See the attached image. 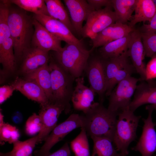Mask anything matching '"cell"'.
<instances>
[{"label":"cell","instance_id":"6da1fadb","mask_svg":"<svg viewBox=\"0 0 156 156\" xmlns=\"http://www.w3.org/2000/svg\"><path fill=\"white\" fill-rule=\"evenodd\" d=\"M83 128L88 135L108 138L112 142L118 114L103 105L95 102L87 112L81 115Z\"/></svg>","mask_w":156,"mask_h":156},{"label":"cell","instance_id":"7a4b0ae2","mask_svg":"<svg viewBox=\"0 0 156 156\" xmlns=\"http://www.w3.org/2000/svg\"><path fill=\"white\" fill-rule=\"evenodd\" d=\"M33 20L24 11L10 7L8 24L16 60L23 58L31 48L34 32Z\"/></svg>","mask_w":156,"mask_h":156},{"label":"cell","instance_id":"3957f363","mask_svg":"<svg viewBox=\"0 0 156 156\" xmlns=\"http://www.w3.org/2000/svg\"><path fill=\"white\" fill-rule=\"evenodd\" d=\"M92 51L83 45L66 43L55 52L57 63L75 79L81 77Z\"/></svg>","mask_w":156,"mask_h":156},{"label":"cell","instance_id":"277c9868","mask_svg":"<svg viewBox=\"0 0 156 156\" xmlns=\"http://www.w3.org/2000/svg\"><path fill=\"white\" fill-rule=\"evenodd\" d=\"M51 80L52 94L51 102L61 105L65 108L67 114L71 111L70 102L74 88L75 79L57 62H51L49 65Z\"/></svg>","mask_w":156,"mask_h":156},{"label":"cell","instance_id":"5b68a950","mask_svg":"<svg viewBox=\"0 0 156 156\" xmlns=\"http://www.w3.org/2000/svg\"><path fill=\"white\" fill-rule=\"evenodd\" d=\"M118 116L112 142L121 155L127 156L129 145L136 138L141 116L135 115L129 108L120 112Z\"/></svg>","mask_w":156,"mask_h":156},{"label":"cell","instance_id":"8992f818","mask_svg":"<svg viewBox=\"0 0 156 156\" xmlns=\"http://www.w3.org/2000/svg\"><path fill=\"white\" fill-rule=\"evenodd\" d=\"M140 81V78L130 76L119 82L108 96V109L118 115L120 112L129 108L131 97Z\"/></svg>","mask_w":156,"mask_h":156},{"label":"cell","instance_id":"52a82bcc","mask_svg":"<svg viewBox=\"0 0 156 156\" xmlns=\"http://www.w3.org/2000/svg\"><path fill=\"white\" fill-rule=\"evenodd\" d=\"M83 122L81 115L77 114L70 115L64 121L57 125L51 132L42 146L34 152L35 156H45L51 148L62 140L68 134L76 128H82Z\"/></svg>","mask_w":156,"mask_h":156},{"label":"cell","instance_id":"ba28073f","mask_svg":"<svg viewBox=\"0 0 156 156\" xmlns=\"http://www.w3.org/2000/svg\"><path fill=\"white\" fill-rule=\"evenodd\" d=\"M112 6H107L92 11L89 14L83 27L81 35L84 38L92 40L104 29L117 21Z\"/></svg>","mask_w":156,"mask_h":156},{"label":"cell","instance_id":"9c48e42d","mask_svg":"<svg viewBox=\"0 0 156 156\" xmlns=\"http://www.w3.org/2000/svg\"><path fill=\"white\" fill-rule=\"evenodd\" d=\"M148 116L143 119L144 125L141 135L132 150L138 151L142 156H153L156 152V131L155 122L153 120L152 114L154 110L152 105L146 107Z\"/></svg>","mask_w":156,"mask_h":156},{"label":"cell","instance_id":"30bf717a","mask_svg":"<svg viewBox=\"0 0 156 156\" xmlns=\"http://www.w3.org/2000/svg\"><path fill=\"white\" fill-rule=\"evenodd\" d=\"M90 87L98 94L100 102L104 101L106 88L104 60L99 55L89 60L85 68Z\"/></svg>","mask_w":156,"mask_h":156},{"label":"cell","instance_id":"8fae6325","mask_svg":"<svg viewBox=\"0 0 156 156\" xmlns=\"http://www.w3.org/2000/svg\"><path fill=\"white\" fill-rule=\"evenodd\" d=\"M128 53L136 72L140 76V81L146 80V66L143 60L145 56L141 32L135 29L131 33Z\"/></svg>","mask_w":156,"mask_h":156},{"label":"cell","instance_id":"7c38bea8","mask_svg":"<svg viewBox=\"0 0 156 156\" xmlns=\"http://www.w3.org/2000/svg\"><path fill=\"white\" fill-rule=\"evenodd\" d=\"M33 18L61 41L66 43L82 45L81 41L75 37L65 25L59 21L42 14H34Z\"/></svg>","mask_w":156,"mask_h":156},{"label":"cell","instance_id":"4fadbf2b","mask_svg":"<svg viewBox=\"0 0 156 156\" xmlns=\"http://www.w3.org/2000/svg\"><path fill=\"white\" fill-rule=\"evenodd\" d=\"M39 115L42 123L41 131L38 134V144L44 141L51 131L57 125L58 118L63 112L65 111L63 105L49 102L41 107Z\"/></svg>","mask_w":156,"mask_h":156},{"label":"cell","instance_id":"5bb4252c","mask_svg":"<svg viewBox=\"0 0 156 156\" xmlns=\"http://www.w3.org/2000/svg\"><path fill=\"white\" fill-rule=\"evenodd\" d=\"M34 32L31 44L33 47L49 52H57L62 48L61 41L49 32L42 25L33 18Z\"/></svg>","mask_w":156,"mask_h":156},{"label":"cell","instance_id":"9a60e30c","mask_svg":"<svg viewBox=\"0 0 156 156\" xmlns=\"http://www.w3.org/2000/svg\"><path fill=\"white\" fill-rule=\"evenodd\" d=\"M76 86L74 88L71 101L74 109L85 113L89 110L95 103V93L90 87L84 85L83 77L75 79Z\"/></svg>","mask_w":156,"mask_h":156},{"label":"cell","instance_id":"2e32d148","mask_svg":"<svg viewBox=\"0 0 156 156\" xmlns=\"http://www.w3.org/2000/svg\"><path fill=\"white\" fill-rule=\"evenodd\" d=\"M140 81L129 106V109L134 112L143 105L156 103V80L149 79Z\"/></svg>","mask_w":156,"mask_h":156},{"label":"cell","instance_id":"e0dca14e","mask_svg":"<svg viewBox=\"0 0 156 156\" xmlns=\"http://www.w3.org/2000/svg\"><path fill=\"white\" fill-rule=\"evenodd\" d=\"M69 12L70 20L75 32L81 35L83 23L93 10L87 0H64Z\"/></svg>","mask_w":156,"mask_h":156},{"label":"cell","instance_id":"ac0fdd59","mask_svg":"<svg viewBox=\"0 0 156 156\" xmlns=\"http://www.w3.org/2000/svg\"><path fill=\"white\" fill-rule=\"evenodd\" d=\"M135 29L128 24L116 22L99 33L92 40L93 46L91 50L92 51L95 48L125 37Z\"/></svg>","mask_w":156,"mask_h":156},{"label":"cell","instance_id":"d6986e66","mask_svg":"<svg viewBox=\"0 0 156 156\" xmlns=\"http://www.w3.org/2000/svg\"><path fill=\"white\" fill-rule=\"evenodd\" d=\"M28 99L39 103L41 107L49 102L44 92L35 82L17 77L11 85Z\"/></svg>","mask_w":156,"mask_h":156},{"label":"cell","instance_id":"ffe728a7","mask_svg":"<svg viewBox=\"0 0 156 156\" xmlns=\"http://www.w3.org/2000/svg\"><path fill=\"white\" fill-rule=\"evenodd\" d=\"M23 59L21 71L25 75L48 64L49 57L48 52L33 47L27 51Z\"/></svg>","mask_w":156,"mask_h":156},{"label":"cell","instance_id":"44dd1931","mask_svg":"<svg viewBox=\"0 0 156 156\" xmlns=\"http://www.w3.org/2000/svg\"><path fill=\"white\" fill-rule=\"evenodd\" d=\"M128 51L114 57L103 59L106 83L105 96H109L110 87L116 75L120 69L129 61Z\"/></svg>","mask_w":156,"mask_h":156},{"label":"cell","instance_id":"7402d4cb","mask_svg":"<svg viewBox=\"0 0 156 156\" xmlns=\"http://www.w3.org/2000/svg\"><path fill=\"white\" fill-rule=\"evenodd\" d=\"M134 11L135 14L128 24L133 27L138 23L149 22L156 12V5L153 0H138Z\"/></svg>","mask_w":156,"mask_h":156},{"label":"cell","instance_id":"603a6c76","mask_svg":"<svg viewBox=\"0 0 156 156\" xmlns=\"http://www.w3.org/2000/svg\"><path fill=\"white\" fill-rule=\"evenodd\" d=\"M131 33L125 37L109 42L101 47L99 50V55L102 59H106L119 56L127 52Z\"/></svg>","mask_w":156,"mask_h":156},{"label":"cell","instance_id":"cb8c5ba5","mask_svg":"<svg viewBox=\"0 0 156 156\" xmlns=\"http://www.w3.org/2000/svg\"><path fill=\"white\" fill-rule=\"evenodd\" d=\"M25 79L36 83L42 89L49 102L52 100L51 76L49 65H45L25 75Z\"/></svg>","mask_w":156,"mask_h":156},{"label":"cell","instance_id":"d4e9b609","mask_svg":"<svg viewBox=\"0 0 156 156\" xmlns=\"http://www.w3.org/2000/svg\"><path fill=\"white\" fill-rule=\"evenodd\" d=\"M117 21L127 24L131 18L138 0H112Z\"/></svg>","mask_w":156,"mask_h":156},{"label":"cell","instance_id":"484cf974","mask_svg":"<svg viewBox=\"0 0 156 156\" xmlns=\"http://www.w3.org/2000/svg\"><path fill=\"white\" fill-rule=\"evenodd\" d=\"M44 1L49 16L61 22L73 33L74 32L70 18L61 1L59 0Z\"/></svg>","mask_w":156,"mask_h":156},{"label":"cell","instance_id":"4316f807","mask_svg":"<svg viewBox=\"0 0 156 156\" xmlns=\"http://www.w3.org/2000/svg\"><path fill=\"white\" fill-rule=\"evenodd\" d=\"M16 62L13 42L10 37L0 44V62L5 70L12 72L15 69Z\"/></svg>","mask_w":156,"mask_h":156},{"label":"cell","instance_id":"83f0119b","mask_svg":"<svg viewBox=\"0 0 156 156\" xmlns=\"http://www.w3.org/2000/svg\"><path fill=\"white\" fill-rule=\"evenodd\" d=\"M38 135L24 141L18 140L12 144L13 148L10 151L0 152V156H32L36 145L38 144Z\"/></svg>","mask_w":156,"mask_h":156},{"label":"cell","instance_id":"f1b7e54d","mask_svg":"<svg viewBox=\"0 0 156 156\" xmlns=\"http://www.w3.org/2000/svg\"><path fill=\"white\" fill-rule=\"evenodd\" d=\"M93 142V148L91 156H119L120 153L110 140L103 138H91Z\"/></svg>","mask_w":156,"mask_h":156},{"label":"cell","instance_id":"f546056e","mask_svg":"<svg viewBox=\"0 0 156 156\" xmlns=\"http://www.w3.org/2000/svg\"><path fill=\"white\" fill-rule=\"evenodd\" d=\"M9 4L18 6L26 11L33 12L34 14H43L49 16L44 0H6Z\"/></svg>","mask_w":156,"mask_h":156},{"label":"cell","instance_id":"4dcf8cb0","mask_svg":"<svg viewBox=\"0 0 156 156\" xmlns=\"http://www.w3.org/2000/svg\"><path fill=\"white\" fill-rule=\"evenodd\" d=\"M87 136L85 130L81 128L79 133L70 142L75 156H91Z\"/></svg>","mask_w":156,"mask_h":156},{"label":"cell","instance_id":"1f68e13d","mask_svg":"<svg viewBox=\"0 0 156 156\" xmlns=\"http://www.w3.org/2000/svg\"><path fill=\"white\" fill-rule=\"evenodd\" d=\"M10 4L6 0L1 1L0 5V44L11 37L8 24Z\"/></svg>","mask_w":156,"mask_h":156},{"label":"cell","instance_id":"d6a6232c","mask_svg":"<svg viewBox=\"0 0 156 156\" xmlns=\"http://www.w3.org/2000/svg\"><path fill=\"white\" fill-rule=\"evenodd\" d=\"M20 133L18 129L15 126L5 122L0 126V143L3 145L5 142L13 144L19 140Z\"/></svg>","mask_w":156,"mask_h":156},{"label":"cell","instance_id":"836d02e7","mask_svg":"<svg viewBox=\"0 0 156 156\" xmlns=\"http://www.w3.org/2000/svg\"><path fill=\"white\" fill-rule=\"evenodd\" d=\"M141 34L145 56L152 58L156 54V33Z\"/></svg>","mask_w":156,"mask_h":156},{"label":"cell","instance_id":"e575fe53","mask_svg":"<svg viewBox=\"0 0 156 156\" xmlns=\"http://www.w3.org/2000/svg\"><path fill=\"white\" fill-rule=\"evenodd\" d=\"M42 127V123L40 116L34 113L26 121L25 126V132L28 135H34L40 133Z\"/></svg>","mask_w":156,"mask_h":156},{"label":"cell","instance_id":"d590c367","mask_svg":"<svg viewBox=\"0 0 156 156\" xmlns=\"http://www.w3.org/2000/svg\"><path fill=\"white\" fill-rule=\"evenodd\" d=\"M136 70L130 62L122 67L118 71L114 79L110 89L109 94L116 85L120 81L136 73Z\"/></svg>","mask_w":156,"mask_h":156},{"label":"cell","instance_id":"8d00e7d4","mask_svg":"<svg viewBox=\"0 0 156 156\" xmlns=\"http://www.w3.org/2000/svg\"><path fill=\"white\" fill-rule=\"evenodd\" d=\"M151 58L146 66V79L156 78V56Z\"/></svg>","mask_w":156,"mask_h":156},{"label":"cell","instance_id":"74e56055","mask_svg":"<svg viewBox=\"0 0 156 156\" xmlns=\"http://www.w3.org/2000/svg\"><path fill=\"white\" fill-rule=\"evenodd\" d=\"M15 90L10 85H4L0 87V104H2L12 94Z\"/></svg>","mask_w":156,"mask_h":156},{"label":"cell","instance_id":"f35d334b","mask_svg":"<svg viewBox=\"0 0 156 156\" xmlns=\"http://www.w3.org/2000/svg\"><path fill=\"white\" fill-rule=\"evenodd\" d=\"M87 1L93 10L101 9L103 7L112 6V0H88Z\"/></svg>","mask_w":156,"mask_h":156},{"label":"cell","instance_id":"ab89813d","mask_svg":"<svg viewBox=\"0 0 156 156\" xmlns=\"http://www.w3.org/2000/svg\"><path fill=\"white\" fill-rule=\"evenodd\" d=\"M148 24H144L139 29L141 33H156V12Z\"/></svg>","mask_w":156,"mask_h":156},{"label":"cell","instance_id":"60d3db41","mask_svg":"<svg viewBox=\"0 0 156 156\" xmlns=\"http://www.w3.org/2000/svg\"><path fill=\"white\" fill-rule=\"evenodd\" d=\"M70 151L67 142L65 143L59 149L53 153H49L45 156H70Z\"/></svg>","mask_w":156,"mask_h":156},{"label":"cell","instance_id":"b9f144b4","mask_svg":"<svg viewBox=\"0 0 156 156\" xmlns=\"http://www.w3.org/2000/svg\"><path fill=\"white\" fill-rule=\"evenodd\" d=\"M12 120L15 124L18 125L21 124L23 120L22 114L19 112L14 113L12 116Z\"/></svg>","mask_w":156,"mask_h":156},{"label":"cell","instance_id":"7bdbcfd3","mask_svg":"<svg viewBox=\"0 0 156 156\" xmlns=\"http://www.w3.org/2000/svg\"><path fill=\"white\" fill-rule=\"evenodd\" d=\"M5 122L4 121V116L2 114L1 109L0 112V126L2 125Z\"/></svg>","mask_w":156,"mask_h":156},{"label":"cell","instance_id":"ee69618b","mask_svg":"<svg viewBox=\"0 0 156 156\" xmlns=\"http://www.w3.org/2000/svg\"><path fill=\"white\" fill-rule=\"evenodd\" d=\"M154 109L156 110V103L152 105ZM155 125H156V122H155Z\"/></svg>","mask_w":156,"mask_h":156},{"label":"cell","instance_id":"f6af8a7d","mask_svg":"<svg viewBox=\"0 0 156 156\" xmlns=\"http://www.w3.org/2000/svg\"><path fill=\"white\" fill-rule=\"evenodd\" d=\"M119 156H125V155H121L120 154V155Z\"/></svg>","mask_w":156,"mask_h":156},{"label":"cell","instance_id":"bcb514c9","mask_svg":"<svg viewBox=\"0 0 156 156\" xmlns=\"http://www.w3.org/2000/svg\"><path fill=\"white\" fill-rule=\"evenodd\" d=\"M156 56V54H155V55H154L153 56Z\"/></svg>","mask_w":156,"mask_h":156},{"label":"cell","instance_id":"7dc6e473","mask_svg":"<svg viewBox=\"0 0 156 156\" xmlns=\"http://www.w3.org/2000/svg\"><path fill=\"white\" fill-rule=\"evenodd\" d=\"M153 156H156V155H154Z\"/></svg>","mask_w":156,"mask_h":156}]
</instances>
